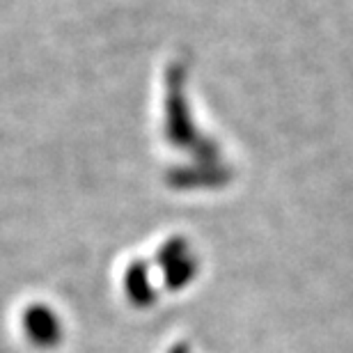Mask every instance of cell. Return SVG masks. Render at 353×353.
Wrapping results in <instances>:
<instances>
[{
    "mask_svg": "<svg viewBox=\"0 0 353 353\" xmlns=\"http://www.w3.org/2000/svg\"><path fill=\"white\" fill-rule=\"evenodd\" d=\"M124 289L129 301L136 307H150L157 303V289H154L152 275L145 264H133L124 275Z\"/></svg>",
    "mask_w": 353,
    "mask_h": 353,
    "instance_id": "3957f363",
    "label": "cell"
},
{
    "mask_svg": "<svg viewBox=\"0 0 353 353\" xmlns=\"http://www.w3.org/2000/svg\"><path fill=\"white\" fill-rule=\"evenodd\" d=\"M159 266L163 271V282L168 289H183L197 273V259L190 255L186 241L174 239L165 243V248L159 252Z\"/></svg>",
    "mask_w": 353,
    "mask_h": 353,
    "instance_id": "7a4b0ae2",
    "label": "cell"
},
{
    "mask_svg": "<svg viewBox=\"0 0 353 353\" xmlns=\"http://www.w3.org/2000/svg\"><path fill=\"white\" fill-rule=\"evenodd\" d=\"M21 326L28 337V342L39 349H53L62 342L65 328H62L60 316L53 312L48 305L34 303L21 316Z\"/></svg>",
    "mask_w": 353,
    "mask_h": 353,
    "instance_id": "6da1fadb",
    "label": "cell"
},
{
    "mask_svg": "<svg viewBox=\"0 0 353 353\" xmlns=\"http://www.w3.org/2000/svg\"><path fill=\"white\" fill-rule=\"evenodd\" d=\"M168 353H193V351L188 349V344H174V347Z\"/></svg>",
    "mask_w": 353,
    "mask_h": 353,
    "instance_id": "277c9868",
    "label": "cell"
}]
</instances>
